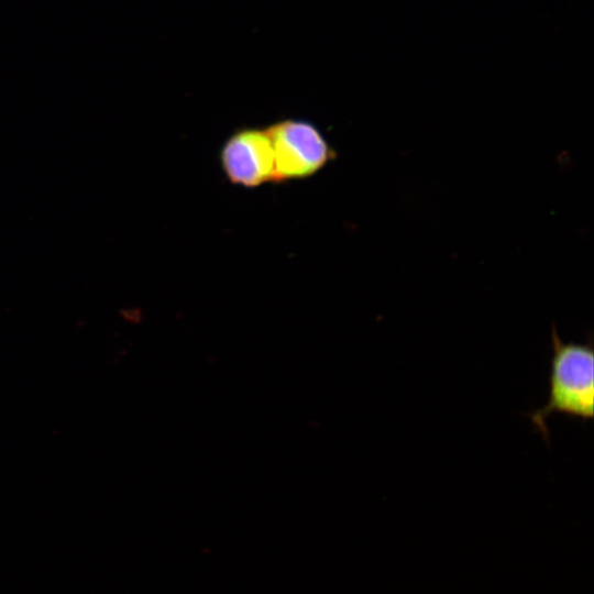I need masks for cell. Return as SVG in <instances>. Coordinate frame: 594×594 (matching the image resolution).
I'll list each match as a JSON object with an SVG mask.
<instances>
[{
  "label": "cell",
  "instance_id": "obj_1",
  "mask_svg": "<svg viewBox=\"0 0 594 594\" xmlns=\"http://www.w3.org/2000/svg\"><path fill=\"white\" fill-rule=\"evenodd\" d=\"M552 358L547 404L529 414L531 422L549 440L547 421L554 414L592 419L594 416V351L587 343L564 342L552 326Z\"/></svg>",
  "mask_w": 594,
  "mask_h": 594
},
{
  "label": "cell",
  "instance_id": "obj_2",
  "mask_svg": "<svg viewBox=\"0 0 594 594\" xmlns=\"http://www.w3.org/2000/svg\"><path fill=\"white\" fill-rule=\"evenodd\" d=\"M275 167V183L312 176L336 154L321 132L310 122L286 119L268 127Z\"/></svg>",
  "mask_w": 594,
  "mask_h": 594
},
{
  "label": "cell",
  "instance_id": "obj_3",
  "mask_svg": "<svg viewBox=\"0 0 594 594\" xmlns=\"http://www.w3.org/2000/svg\"><path fill=\"white\" fill-rule=\"evenodd\" d=\"M220 161L227 178L246 188L275 183L274 155L265 130L243 129L223 144Z\"/></svg>",
  "mask_w": 594,
  "mask_h": 594
}]
</instances>
